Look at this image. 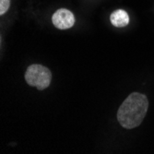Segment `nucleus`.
Listing matches in <instances>:
<instances>
[{
    "mask_svg": "<svg viewBox=\"0 0 154 154\" xmlns=\"http://www.w3.org/2000/svg\"><path fill=\"white\" fill-rule=\"evenodd\" d=\"M25 80L30 86L43 91L50 85L52 73L47 67L39 64H34L27 68Z\"/></svg>",
    "mask_w": 154,
    "mask_h": 154,
    "instance_id": "obj_2",
    "label": "nucleus"
},
{
    "mask_svg": "<svg viewBox=\"0 0 154 154\" xmlns=\"http://www.w3.org/2000/svg\"><path fill=\"white\" fill-rule=\"evenodd\" d=\"M53 24L59 30H66L71 28L75 23V17L71 11L61 8L55 11L52 17Z\"/></svg>",
    "mask_w": 154,
    "mask_h": 154,
    "instance_id": "obj_3",
    "label": "nucleus"
},
{
    "mask_svg": "<svg viewBox=\"0 0 154 154\" xmlns=\"http://www.w3.org/2000/svg\"><path fill=\"white\" fill-rule=\"evenodd\" d=\"M110 20L111 23L115 27L122 28V27H125L129 23V16L125 10L117 9L111 14Z\"/></svg>",
    "mask_w": 154,
    "mask_h": 154,
    "instance_id": "obj_4",
    "label": "nucleus"
},
{
    "mask_svg": "<svg viewBox=\"0 0 154 154\" xmlns=\"http://www.w3.org/2000/svg\"><path fill=\"white\" fill-rule=\"evenodd\" d=\"M10 6V0H0V15H4Z\"/></svg>",
    "mask_w": 154,
    "mask_h": 154,
    "instance_id": "obj_5",
    "label": "nucleus"
},
{
    "mask_svg": "<svg viewBox=\"0 0 154 154\" xmlns=\"http://www.w3.org/2000/svg\"><path fill=\"white\" fill-rule=\"evenodd\" d=\"M149 101L146 95L131 93L117 111V120L124 128L132 129L138 127L146 116Z\"/></svg>",
    "mask_w": 154,
    "mask_h": 154,
    "instance_id": "obj_1",
    "label": "nucleus"
}]
</instances>
